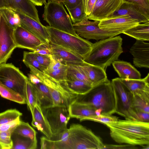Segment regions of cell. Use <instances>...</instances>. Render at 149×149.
<instances>
[{
    "mask_svg": "<svg viewBox=\"0 0 149 149\" xmlns=\"http://www.w3.org/2000/svg\"><path fill=\"white\" fill-rule=\"evenodd\" d=\"M125 118L106 125L112 139L119 143L142 146L149 145V122Z\"/></svg>",
    "mask_w": 149,
    "mask_h": 149,
    "instance_id": "1",
    "label": "cell"
},
{
    "mask_svg": "<svg viewBox=\"0 0 149 149\" xmlns=\"http://www.w3.org/2000/svg\"><path fill=\"white\" fill-rule=\"evenodd\" d=\"M74 101L100 109L102 114L111 115L115 113V94L111 82L108 79L93 86L86 93L78 95Z\"/></svg>",
    "mask_w": 149,
    "mask_h": 149,
    "instance_id": "2",
    "label": "cell"
},
{
    "mask_svg": "<svg viewBox=\"0 0 149 149\" xmlns=\"http://www.w3.org/2000/svg\"><path fill=\"white\" fill-rule=\"evenodd\" d=\"M122 39L120 36L100 40L93 44L90 51L83 58L88 64L106 68L118 60L123 52Z\"/></svg>",
    "mask_w": 149,
    "mask_h": 149,
    "instance_id": "3",
    "label": "cell"
},
{
    "mask_svg": "<svg viewBox=\"0 0 149 149\" xmlns=\"http://www.w3.org/2000/svg\"><path fill=\"white\" fill-rule=\"evenodd\" d=\"M30 73L38 77L48 87L52 96L53 105L65 107L69 105L78 95L71 92L66 87L65 81L58 80L30 65L27 67Z\"/></svg>",
    "mask_w": 149,
    "mask_h": 149,
    "instance_id": "4",
    "label": "cell"
},
{
    "mask_svg": "<svg viewBox=\"0 0 149 149\" xmlns=\"http://www.w3.org/2000/svg\"><path fill=\"white\" fill-rule=\"evenodd\" d=\"M44 5L43 17V20L49 24V26L74 36H79L74 30L70 17L63 3L49 0Z\"/></svg>",
    "mask_w": 149,
    "mask_h": 149,
    "instance_id": "5",
    "label": "cell"
},
{
    "mask_svg": "<svg viewBox=\"0 0 149 149\" xmlns=\"http://www.w3.org/2000/svg\"><path fill=\"white\" fill-rule=\"evenodd\" d=\"M46 27L50 36V42L70 49L83 58L90 51L93 44L90 42L49 26Z\"/></svg>",
    "mask_w": 149,
    "mask_h": 149,
    "instance_id": "6",
    "label": "cell"
},
{
    "mask_svg": "<svg viewBox=\"0 0 149 149\" xmlns=\"http://www.w3.org/2000/svg\"><path fill=\"white\" fill-rule=\"evenodd\" d=\"M70 149H103L101 138L82 125L73 124L68 129Z\"/></svg>",
    "mask_w": 149,
    "mask_h": 149,
    "instance_id": "7",
    "label": "cell"
},
{
    "mask_svg": "<svg viewBox=\"0 0 149 149\" xmlns=\"http://www.w3.org/2000/svg\"><path fill=\"white\" fill-rule=\"evenodd\" d=\"M111 83L115 98V113L125 118L134 120L132 104L134 95L120 78L112 79Z\"/></svg>",
    "mask_w": 149,
    "mask_h": 149,
    "instance_id": "8",
    "label": "cell"
},
{
    "mask_svg": "<svg viewBox=\"0 0 149 149\" xmlns=\"http://www.w3.org/2000/svg\"><path fill=\"white\" fill-rule=\"evenodd\" d=\"M28 79V77L12 63L0 65V82L24 96Z\"/></svg>",
    "mask_w": 149,
    "mask_h": 149,
    "instance_id": "9",
    "label": "cell"
},
{
    "mask_svg": "<svg viewBox=\"0 0 149 149\" xmlns=\"http://www.w3.org/2000/svg\"><path fill=\"white\" fill-rule=\"evenodd\" d=\"M86 17L81 21L73 24L74 29L79 37L97 41L113 37L122 33L118 31H107L98 26L99 21H90Z\"/></svg>",
    "mask_w": 149,
    "mask_h": 149,
    "instance_id": "10",
    "label": "cell"
},
{
    "mask_svg": "<svg viewBox=\"0 0 149 149\" xmlns=\"http://www.w3.org/2000/svg\"><path fill=\"white\" fill-rule=\"evenodd\" d=\"M42 109L50 126L53 137L68 129L67 125L70 118L68 108L53 105Z\"/></svg>",
    "mask_w": 149,
    "mask_h": 149,
    "instance_id": "11",
    "label": "cell"
},
{
    "mask_svg": "<svg viewBox=\"0 0 149 149\" xmlns=\"http://www.w3.org/2000/svg\"><path fill=\"white\" fill-rule=\"evenodd\" d=\"M13 30L9 27L1 17L0 27V65L6 63L17 48L13 37Z\"/></svg>",
    "mask_w": 149,
    "mask_h": 149,
    "instance_id": "12",
    "label": "cell"
},
{
    "mask_svg": "<svg viewBox=\"0 0 149 149\" xmlns=\"http://www.w3.org/2000/svg\"><path fill=\"white\" fill-rule=\"evenodd\" d=\"M124 2L122 0H97L89 20L100 21L108 18L118 10Z\"/></svg>",
    "mask_w": 149,
    "mask_h": 149,
    "instance_id": "13",
    "label": "cell"
},
{
    "mask_svg": "<svg viewBox=\"0 0 149 149\" xmlns=\"http://www.w3.org/2000/svg\"><path fill=\"white\" fill-rule=\"evenodd\" d=\"M51 55L63 64L81 66L88 64L83 58L74 52L62 46L49 42Z\"/></svg>",
    "mask_w": 149,
    "mask_h": 149,
    "instance_id": "14",
    "label": "cell"
},
{
    "mask_svg": "<svg viewBox=\"0 0 149 149\" xmlns=\"http://www.w3.org/2000/svg\"><path fill=\"white\" fill-rule=\"evenodd\" d=\"M140 23L136 19H132L127 15L107 19L99 22L100 28L109 31H118L122 33Z\"/></svg>",
    "mask_w": 149,
    "mask_h": 149,
    "instance_id": "15",
    "label": "cell"
},
{
    "mask_svg": "<svg viewBox=\"0 0 149 149\" xmlns=\"http://www.w3.org/2000/svg\"><path fill=\"white\" fill-rule=\"evenodd\" d=\"M15 11L19 17L21 26L37 37L43 43L50 42V36L46 26L20 12Z\"/></svg>",
    "mask_w": 149,
    "mask_h": 149,
    "instance_id": "16",
    "label": "cell"
},
{
    "mask_svg": "<svg viewBox=\"0 0 149 149\" xmlns=\"http://www.w3.org/2000/svg\"><path fill=\"white\" fill-rule=\"evenodd\" d=\"M11 8L41 23L36 6L29 0H0V8Z\"/></svg>",
    "mask_w": 149,
    "mask_h": 149,
    "instance_id": "17",
    "label": "cell"
},
{
    "mask_svg": "<svg viewBox=\"0 0 149 149\" xmlns=\"http://www.w3.org/2000/svg\"><path fill=\"white\" fill-rule=\"evenodd\" d=\"M13 35L17 48L33 51L43 43L37 37L21 26L13 30Z\"/></svg>",
    "mask_w": 149,
    "mask_h": 149,
    "instance_id": "18",
    "label": "cell"
},
{
    "mask_svg": "<svg viewBox=\"0 0 149 149\" xmlns=\"http://www.w3.org/2000/svg\"><path fill=\"white\" fill-rule=\"evenodd\" d=\"M134 65L139 68H149V44L136 40L130 49Z\"/></svg>",
    "mask_w": 149,
    "mask_h": 149,
    "instance_id": "19",
    "label": "cell"
},
{
    "mask_svg": "<svg viewBox=\"0 0 149 149\" xmlns=\"http://www.w3.org/2000/svg\"><path fill=\"white\" fill-rule=\"evenodd\" d=\"M121 79L133 94L149 99V73L143 79Z\"/></svg>",
    "mask_w": 149,
    "mask_h": 149,
    "instance_id": "20",
    "label": "cell"
},
{
    "mask_svg": "<svg viewBox=\"0 0 149 149\" xmlns=\"http://www.w3.org/2000/svg\"><path fill=\"white\" fill-rule=\"evenodd\" d=\"M32 116L31 125L51 139L53 135L49 124L43 113L42 108L38 103L34 106Z\"/></svg>",
    "mask_w": 149,
    "mask_h": 149,
    "instance_id": "21",
    "label": "cell"
},
{
    "mask_svg": "<svg viewBox=\"0 0 149 149\" xmlns=\"http://www.w3.org/2000/svg\"><path fill=\"white\" fill-rule=\"evenodd\" d=\"M112 64L121 79H140V72L130 63L122 61H116Z\"/></svg>",
    "mask_w": 149,
    "mask_h": 149,
    "instance_id": "22",
    "label": "cell"
},
{
    "mask_svg": "<svg viewBox=\"0 0 149 149\" xmlns=\"http://www.w3.org/2000/svg\"><path fill=\"white\" fill-rule=\"evenodd\" d=\"M70 118L84 121L87 118L96 115V110L91 107L74 101L72 102L68 108Z\"/></svg>",
    "mask_w": 149,
    "mask_h": 149,
    "instance_id": "23",
    "label": "cell"
},
{
    "mask_svg": "<svg viewBox=\"0 0 149 149\" xmlns=\"http://www.w3.org/2000/svg\"><path fill=\"white\" fill-rule=\"evenodd\" d=\"M125 15L138 20L140 23L149 22V19L143 15L133 5L126 3H124L118 10L107 19Z\"/></svg>",
    "mask_w": 149,
    "mask_h": 149,
    "instance_id": "24",
    "label": "cell"
},
{
    "mask_svg": "<svg viewBox=\"0 0 149 149\" xmlns=\"http://www.w3.org/2000/svg\"><path fill=\"white\" fill-rule=\"evenodd\" d=\"M78 66L91 82L92 86L107 79L105 70L100 67L89 64Z\"/></svg>",
    "mask_w": 149,
    "mask_h": 149,
    "instance_id": "25",
    "label": "cell"
},
{
    "mask_svg": "<svg viewBox=\"0 0 149 149\" xmlns=\"http://www.w3.org/2000/svg\"><path fill=\"white\" fill-rule=\"evenodd\" d=\"M123 33L133 38L136 40H149V22L139 23L124 31Z\"/></svg>",
    "mask_w": 149,
    "mask_h": 149,
    "instance_id": "26",
    "label": "cell"
},
{
    "mask_svg": "<svg viewBox=\"0 0 149 149\" xmlns=\"http://www.w3.org/2000/svg\"><path fill=\"white\" fill-rule=\"evenodd\" d=\"M33 85L36 90L38 104L42 109L53 106V100L47 86L42 82Z\"/></svg>",
    "mask_w": 149,
    "mask_h": 149,
    "instance_id": "27",
    "label": "cell"
},
{
    "mask_svg": "<svg viewBox=\"0 0 149 149\" xmlns=\"http://www.w3.org/2000/svg\"><path fill=\"white\" fill-rule=\"evenodd\" d=\"M0 13L6 24L13 30L20 26L19 17L17 13L13 9L7 8H0Z\"/></svg>",
    "mask_w": 149,
    "mask_h": 149,
    "instance_id": "28",
    "label": "cell"
},
{
    "mask_svg": "<svg viewBox=\"0 0 149 149\" xmlns=\"http://www.w3.org/2000/svg\"><path fill=\"white\" fill-rule=\"evenodd\" d=\"M24 96L28 107L31 111L32 116L34 106L36 104H38V102L36 89L28 78L24 91Z\"/></svg>",
    "mask_w": 149,
    "mask_h": 149,
    "instance_id": "29",
    "label": "cell"
},
{
    "mask_svg": "<svg viewBox=\"0 0 149 149\" xmlns=\"http://www.w3.org/2000/svg\"><path fill=\"white\" fill-rule=\"evenodd\" d=\"M36 132L27 122L22 120L15 127L13 134L37 141Z\"/></svg>",
    "mask_w": 149,
    "mask_h": 149,
    "instance_id": "30",
    "label": "cell"
},
{
    "mask_svg": "<svg viewBox=\"0 0 149 149\" xmlns=\"http://www.w3.org/2000/svg\"><path fill=\"white\" fill-rule=\"evenodd\" d=\"M65 85L72 92L77 95H83L87 93L92 86L81 81L67 80Z\"/></svg>",
    "mask_w": 149,
    "mask_h": 149,
    "instance_id": "31",
    "label": "cell"
},
{
    "mask_svg": "<svg viewBox=\"0 0 149 149\" xmlns=\"http://www.w3.org/2000/svg\"><path fill=\"white\" fill-rule=\"evenodd\" d=\"M0 95L3 98L18 103L26 104L24 97L0 82Z\"/></svg>",
    "mask_w": 149,
    "mask_h": 149,
    "instance_id": "32",
    "label": "cell"
},
{
    "mask_svg": "<svg viewBox=\"0 0 149 149\" xmlns=\"http://www.w3.org/2000/svg\"><path fill=\"white\" fill-rule=\"evenodd\" d=\"M68 66L67 80H79L92 86L91 82L78 66Z\"/></svg>",
    "mask_w": 149,
    "mask_h": 149,
    "instance_id": "33",
    "label": "cell"
},
{
    "mask_svg": "<svg viewBox=\"0 0 149 149\" xmlns=\"http://www.w3.org/2000/svg\"><path fill=\"white\" fill-rule=\"evenodd\" d=\"M17 138L13 142L12 149H36L37 146V141L22 136Z\"/></svg>",
    "mask_w": 149,
    "mask_h": 149,
    "instance_id": "34",
    "label": "cell"
},
{
    "mask_svg": "<svg viewBox=\"0 0 149 149\" xmlns=\"http://www.w3.org/2000/svg\"><path fill=\"white\" fill-rule=\"evenodd\" d=\"M66 9L73 24L81 21L87 16L85 12L83 0L75 7L71 9Z\"/></svg>",
    "mask_w": 149,
    "mask_h": 149,
    "instance_id": "35",
    "label": "cell"
},
{
    "mask_svg": "<svg viewBox=\"0 0 149 149\" xmlns=\"http://www.w3.org/2000/svg\"><path fill=\"white\" fill-rule=\"evenodd\" d=\"M22 113L16 109H10L0 113V125L13 121L19 118Z\"/></svg>",
    "mask_w": 149,
    "mask_h": 149,
    "instance_id": "36",
    "label": "cell"
},
{
    "mask_svg": "<svg viewBox=\"0 0 149 149\" xmlns=\"http://www.w3.org/2000/svg\"><path fill=\"white\" fill-rule=\"evenodd\" d=\"M132 107L134 111L149 113V99L134 95Z\"/></svg>",
    "mask_w": 149,
    "mask_h": 149,
    "instance_id": "37",
    "label": "cell"
},
{
    "mask_svg": "<svg viewBox=\"0 0 149 149\" xmlns=\"http://www.w3.org/2000/svg\"><path fill=\"white\" fill-rule=\"evenodd\" d=\"M22 61L27 67L30 65L42 72L47 69L39 63L33 51H24Z\"/></svg>",
    "mask_w": 149,
    "mask_h": 149,
    "instance_id": "38",
    "label": "cell"
},
{
    "mask_svg": "<svg viewBox=\"0 0 149 149\" xmlns=\"http://www.w3.org/2000/svg\"><path fill=\"white\" fill-rule=\"evenodd\" d=\"M124 3L133 5L146 17L149 19V0H122Z\"/></svg>",
    "mask_w": 149,
    "mask_h": 149,
    "instance_id": "39",
    "label": "cell"
},
{
    "mask_svg": "<svg viewBox=\"0 0 149 149\" xmlns=\"http://www.w3.org/2000/svg\"><path fill=\"white\" fill-rule=\"evenodd\" d=\"M55 141L56 149H70L69 132L68 129L55 136Z\"/></svg>",
    "mask_w": 149,
    "mask_h": 149,
    "instance_id": "40",
    "label": "cell"
},
{
    "mask_svg": "<svg viewBox=\"0 0 149 149\" xmlns=\"http://www.w3.org/2000/svg\"><path fill=\"white\" fill-rule=\"evenodd\" d=\"M15 127L8 131L0 132V146L1 149H12L13 142L11 136Z\"/></svg>",
    "mask_w": 149,
    "mask_h": 149,
    "instance_id": "41",
    "label": "cell"
},
{
    "mask_svg": "<svg viewBox=\"0 0 149 149\" xmlns=\"http://www.w3.org/2000/svg\"><path fill=\"white\" fill-rule=\"evenodd\" d=\"M118 119V117L116 116L101 114L98 115H96L88 117L85 120L99 122L106 125L116 122Z\"/></svg>",
    "mask_w": 149,
    "mask_h": 149,
    "instance_id": "42",
    "label": "cell"
},
{
    "mask_svg": "<svg viewBox=\"0 0 149 149\" xmlns=\"http://www.w3.org/2000/svg\"><path fill=\"white\" fill-rule=\"evenodd\" d=\"M68 68V65H64L57 70L43 72L58 80H67Z\"/></svg>",
    "mask_w": 149,
    "mask_h": 149,
    "instance_id": "43",
    "label": "cell"
},
{
    "mask_svg": "<svg viewBox=\"0 0 149 149\" xmlns=\"http://www.w3.org/2000/svg\"><path fill=\"white\" fill-rule=\"evenodd\" d=\"M50 62L47 69L43 72H51L57 70L62 67L64 65L58 59L50 55Z\"/></svg>",
    "mask_w": 149,
    "mask_h": 149,
    "instance_id": "44",
    "label": "cell"
},
{
    "mask_svg": "<svg viewBox=\"0 0 149 149\" xmlns=\"http://www.w3.org/2000/svg\"><path fill=\"white\" fill-rule=\"evenodd\" d=\"M40 147L42 149H56L54 140L43 136L40 138Z\"/></svg>",
    "mask_w": 149,
    "mask_h": 149,
    "instance_id": "45",
    "label": "cell"
},
{
    "mask_svg": "<svg viewBox=\"0 0 149 149\" xmlns=\"http://www.w3.org/2000/svg\"><path fill=\"white\" fill-rule=\"evenodd\" d=\"M33 53L39 63L41 65L47 68L50 62L51 55H42Z\"/></svg>",
    "mask_w": 149,
    "mask_h": 149,
    "instance_id": "46",
    "label": "cell"
},
{
    "mask_svg": "<svg viewBox=\"0 0 149 149\" xmlns=\"http://www.w3.org/2000/svg\"><path fill=\"white\" fill-rule=\"evenodd\" d=\"M34 53L42 55H51L49 42L43 43L39 46L34 51Z\"/></svg>",
    "mask_w": 149,
    "mask_h": 149,
    "instance_id": "47",
    "label": "cell"
},
{
    "mask_svg": "<svg viewBox=\"0 0 149 149\" xmlns=\"http://www.w3.org/2000/svg\"><path fill=\"white\" fill-rule=\"evenodd\" d=\"M134 120L138 121L149 122V113L134 111Z\"/></svg>",
    "mask_w": 149,
    "mask_h": 149,
    "instance_id": "48",
    "label": "cell"
},
{
    "mask_svg": "<svg viewBox=\"0 0 149 149\" xmlns=\"http://www.w3.org/2000/svg\"><path fill=\"white\" fill-rule=\"evenodd\" d=\"M85 13L88 15L91 13L97 0H83Z\"/></svg>",
    "mask_w": 149,
    "mask_h": 149,
    "instance_id": "49",
    "label": "cell"
},
{
    "mask_svg": "<svg viewBox=\"0 0 149 149\" xmlns=\"http://www.w3.org/2000/svg\"><path fill=\"white\" fill-rule=\"evenodd\" d=\"M19 118L10 122L0 125V132L8 131L17 126L20 121Z\"/></svg>",
    "mask_w": 149,
    "mask_h": 149,
    "instance_id": "50",
    "label": "cell"
},
{
    "mask_svg": "<svg viewBox=\"0 0 149 149\" xmlns=\"http://www.w3.org/2000/svg\"><path fill=\"white\" fill-rule=\"evenodd\" d=\"M138 148L136 146L130 145H104L103 149H136Z\"/></svg>",
    "mask_w": 149,
    "mask_h": 149,
    "instance_id": "51",
    "label": "cell"
},
{
    "mask_svg": "<svg viewBox=\"0 0 149 149\" xmlns=\"http://www.w3.org/2000/svg\"><path fill=\"white\" fill-rule=\"evenodd\" d=\"M81 0H65L63 4L66 8L71 9L73 8L80 3Z\"/></svg>",
    "mask_w": 149,
    "mask_h": 149,
    "instance_id": "52",
    "label": "cell"
},
{
    "mask_svg": "<svg viewBox=\"0 0 149 149\" xmlns=\"http://www.w3.org/2000/svg\"><path fill=\"white\" fill-rule=\"evenodd\" d=\"M28 79L31 83L33 85H36L41 82L40 79L35 75L30 73L28 74Z\"/></svg>",
    "mask_w": 149,
    "mask_h": 149,
    "instance_id": "53",
    "label": "cell"
},
{
    "mask_svg": "<svg viewBox=\"0 0 149 149\" xmlns=\"http://www.w3.org/2000/svg\"><path fill=\"white\" fill-rule=\"evenodd\" d=\"M31 2L36 6H41L43 4V0H31Z\"/></svg>",
    "mask_w": 149,
    "mask_h": 149,
    "instance_id": "54",
    "label": "cell"
},
{
    "mask_svg": "<svg viewBox=\"0 0 149 149\" xmlns=\"http://www.w3.org/2000/svg\"><path fill=\"white\" fill-rule=\"evenodd\" d=\"M52 1L56 2L58 3H62L65 0H50Z\"/></svg>",
    "mask_w": 149,
    "mask_h": 149,
    "instance_id": "55",
    "label": "cell"
},
{
    "mask_svg": "<svg viewBox=\"0 0 149 149\" xmlns=\"http://www.w3.org/2000/svg\"><path fill=\"white\" fill-rule=\"evenodd\" d=\"M1 14L0 13V27L1 20Z\"/></svg>",
    "mask_w": 149,
    "mask_h": 149,
    "instance_id": "56",
    "label": "cell"
},
{
    "mask_svg": "<svg viewBox=\"0 0 149 149\" xmlns=\"http://www.w3.org/2000/svg\"><path fill=\"white\" fill-rule=\"evenodd\" d=\"M43 3L44 4L46 3V0H43Z\"/></svg>",
    "mask_w": 149,
    "mask_h": 149,
    "instance_id": "57",
    "label": "cell"
},
{
    "mask_svg": "<svg viewBox=\"0 0 149 149\" xmlns=\"http://www.w3.org/2000/svg\"><path fill=\"white\" fill-rule=\"evenodd\" d=\"M0 149H1V146H0Z\"/></svg>",
    "mask_w": 149,
    "mask_h": 149,
    "instance_id": "58",
    "label": "cell"
},
{
    "mask_svg": "<svg viewBox=\"0 0 149 149\" xmlns=\"http://www.w3.org/2000/svg\"><path fill=\"white\" fill-rule=\"evenodd\" d=\"M31 1V0H28Z\"/></svg>",
    "mask_w": 149,
    "mask_h": 149,
    "instance_id": "59",
    "label": "cell"
}]
</instances>
